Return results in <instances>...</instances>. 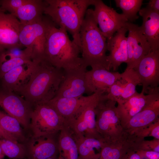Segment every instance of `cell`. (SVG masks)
<instances>
[{
	"instance_id": "obj_3",
	"label": "cell",
	"mask_w": 159,
	"mask_h": 159,
	"mask_svg": "<svg viewBox=\"0 0 159 159\" xmlns=\"http://www.w3.org/2000/svg\"><path fill=\"white\" fill-rule=\"evenodd\" d=\"M95 0H45L44 14L70 33L80 47V32L88 7Z\"/></svg>"
},
{
	"instance_id": "obj_16",
	"label": "cell",
	"mask_w": 159,
	"mask_h": 159,
	"mask_svg": "<svg viewBox=\"0 0 159 159\" xmlns=\"http://www.w3.org/2000/svg\"><path fill=\"white\" fill-rule=\"evenodd\" d=\"M5 12L0 11V51L13 47L22 48L19 40L21 23L14 16Z\"/></svg>"
},
{
	"instance_id": "obj_22",
	"label": "cell",
	"mask_w": 159,
	"mask_h": 159,
	"mask_svg": "<svg viewBox=\"0 0 159 159\" xmlns=\"http://www.w3.org/2000/svg\"><path fill=\"white\" fill-rule=\"evenodd\" d=\"M94 95L93 93L77 98L55 96L47 102L65 120L72 116L81 107L88 102Z\"/></svg>"
},
{
	"instance_id": "obj_13",
	"label": "cell",
	"mask_w": 159,
	"mask_h": 159,
	"mask_svg": "<svg viewBox=\"0 0 159 159\" xmlns=\"http://www.w3.org/2000/svg\"><path fill=\"white\" fill-rule=\"evenodd\" d=\"M147 95L136 92L127 100L117 103V110L124 129L130 119L149 102L159 97V87L148 90Z\"/></svg>"
},
{
	"instance_id": "obj_40",
	"label": "cell",
	"mask_w": 159,
	"mask_h": 159,
	"mask_svg": "<svg viewBox=\"0 0 159 159\" xmlns=\"http://www.w3.org/2000/svg\"><path fill=\"white\" fill-rule=\"evenodd\" d=\"M44 159H59L58 156H53L50 158Z\"/></svg>"
},
{
	"instance_id": "obj_25",
	"label": "cell",
	"mask_w": 159,
	"mask_h": 159,
	"mask_svg": "<svg viewBox=\"0 0 159 159\" xmlns=\"http://www.w3.org/2000/svg\"><path fill=\"white\" fill-rule=\"evenodd\" d=\"M57 143L59 159H78L76 142L66 125L60 131Z\"/></svg>"
},
{
	"instance_id": "obj_5",
	"label": "cell",
	"mask_w": 159,
	"mask_h": 159,
	"mask_svg": "<svg viewBox=\"0 0 159 159\" xmlns=\"http://www.w3.org/2000/svg\"><path fill=\"white\" fill-rule=\"evenodd\" d=\"M116 103L103 94L96 108L97 131L108 142L118 140L125 136V130L117 112Z\"/></svg>"
},
{
	"instance_id": "obj_20",
	"label": "cell",
	"mask_w": 159,
	"mask_h": 159,
	"mask_svg": "<svg viewBox=\"0 0 159 159\" xmlns=\"http://www.w3.org/2000/svg\"><path fill=\"white\" fill-rule=\"evenodd\" d=\"M159 97L149 102L129 120L125 128L127 135L146 127L159 119Z\"/></svg>"
},
{
	"instance_id": "obj_18",
	"label": "cell",
	"mask_w": 159,
	"mask_h": 159,
	"mask_svg": "<svg viewBox=\"0 0 159 159\" xmlns=\"http://www.w3.org/2000/svg\"><path fill=\"white\" fill-rule=\"evenodd\" d=\"M53 135L31 136L25 143L28 150L27 159H44L57 156L58 143Z\"/></svg>"
},
{
	"instance_id": "obj_27",
	"label": "cell",
	"mask_w": 159,
	"mask_h": 159,
	"mask_svg": "<svg viewBox=\"0 0 159 159\" xmlns=\"http://www.w3.org/2000/svg\"><path fill=\"white\" fill-rule=\"evenodd\" d=\"M132 147V142L126 137L117 141L107 142L102 148L98 159H121Z\"/></svg>"
},
{
	"instance_id": "obj_9",
	"label": "cell",
	"mask_w": 159,
	"mask_h": 159,
	"mask_svg": "<svg viewBox=\"0 0 159 159\" xmlns=\"http://www.w3.org/2000/svg\"><path fill=\"white\" fill-rule=\"evenodd\" d=\"M34 107L21 96L4 90L0 92V107L16 119L24 130H29Z\"/></svg>"
},
{
	"instance_id": "obj_19",
	"label": "cell",
	"mask_w": 159,
	"mask_h": 159,
	"mask_svg": "<svg viewBox=\"0 0 159 159\" xmlns=\"http://www.w3.org/2000/svg\"><path fill=\"white\" fill-rule=\"evenodd\" d=\"M128 31L125 27L119 29L111 37L107 39V50L110 52L107 59L111 69L115 71L122 63L128 61L127 39Z\"/></svg>"
},
{
	"instance_id": "obj_34",
	"label": "cell",
	"mask_w": 159,
	"mask_h": 159,
	"mask_svg": "<svg viewBox=\"0 0 159 159\" xmlns=\"http://www.w3.org/2000/svg\"><path fill=\"white\" fill-rule=\"evenodd\" d=\"M28 0H0V7L5 12L13 15L17 10Z\"/></svg>"
},
{
	"instance_id": "obj_33",
	"label": "cell",
	"mask_w": 159,
	"mask_h": 159,
	"mask_svg": "<svg viewBox=\"0 0 159 159\" xmlns=\"http://www.w3.org/2000/svg\"><path fill=\"white\" fill-rule=\"evenodd\" d=\"M132 142V149L135 152L140 150L159 153V140H146L143 139L135 140Z\"/></svg>"
},
{
	"instance_id": "obj_15",
	"label": "cell",
	"mask_w": 159,
	"mask_h": 159,
	"mask_svg": "<svg viewBox=\"0 0 159 159\" xmlns=\"http://www.w3.org/2000/svg\"><path fill=\"white\" fill-rule=\"evenodd\" d=\"M121 76L108 89L106 97L117 103L127 100L137 91L136 86L141 84L140 79L133 69L125 70Z\"/></svg>"
},
{
	"instance_id": "obj_31",
	"label": "cell",
	"mask_w": 159,
	"mask_h": 159,
	"mask_svg": "<svg viewBox=\"0 0 159 159\" xmlns=\"http://www.w3.org/2000/svg\"><path fill=\"white\" fill-rule=\"evenodd\" d=\"M32 61L31 57L27 56L12 58L0 63V79L8 71L19 66L29 63Z\"/></svg>"
},
{
	"instance_id": "obj_1",
	"label": "cell",
	"mask_w": 159,
	"mask_h": 159,
	"mask_svg": "<svg viewBox=\"0 0 159 159\" xmlns=\"http://www.w3.org/2000/svg\"><path fill=\"white\" fill-rule=\"evenodd\" d=\"M32 61L28 80L15 93L34 107L39 103L48 102L55 97L64 77V71L45 60Z\"/></svg>"
},
{
	"instance_id": "obj_37",
	"label": "cell",
	"mask_w": 159,
	"mask_h": 159,
	"mask_svg": "<svg viewBox=\"0 0 159 159\" xmlns=\"http://www.w3.org/2000/svg\"><path fill=\"white\" fill-rule=\"evenodd\" d=\"M146 7L159 13V0H150Z\"/></svg>"
},
{
	"instance_id": "obj_2",
	"label": "cell",
	"mask_w": 159,
	"mask_h": 159,
	"mask_svg": "<svg viewBox=\"0 0 159 159\" xmlns=\"http://www.w3.org/2000/svg\"><path fill=\"white\" fill-rule=\"evenodd\" d=\"M57 27L49 17L44 60L64 71L87 67L80 57V47L64 29Z\"/></svg>"
},
{
	"instance_id": "obj_7",
	"label": "cell",
	"mask_w": 159,
	"mask_h": 159,
	"mask_svg": "<svg viewBox=\"0 0 159 159\" xmlns=\"http://www.w3.org/2000/svg\"><path fill=\"white\" fill-rule=\"evenodd\" d=\"M65 125V119L48 102L34 106L29 129L31 136L54 135L60 132Z\"/></svg>"
},
{
	"instance_id": "obj_24",
	"label": "cell",
	"mask_w": 159,
	"mask_h": 159,
	"mask_svg": "<svg viewBox=\"0 0 159 159\" xmlns=\"http://www.w3.org/2000/svg\"><path fill=\"white\" fill-rule=\"evenodd\" d=\"M44 0H28L13 15L22 24L37 21L43 16Z\"/></svg>"
},
{
	"instance_id": "obj_10",
	"label": "cell",
	"mask_w": 159,
	"mask_h": 159,
	"mask_svg": "<svg viewBox=\"0 0 159 159\" xmlns=\"http://www.w3.org/2000/svg\"><path fill=\"white\" fill-rule=\"evenodd\" d=\"M93 13L102 33L107 39L111 37L128 21L122 14H119L101 0H95Z\"/></svg>"
},
{
	"instance_id": "obj_26",
	"label": "cell",
	"mask_w": 159,
	"mask_h": 159,
	"mask_svg": "<svg viewBox=\"0 0 159 159\" xmlns=\"http://www.w3.org/2000/svg\"><path fill=\"white\" fill-rule=\"evenodd\" d=\"M75 139L78 147V159H98L102 148L107 142L102 138H85Z\"/></svg>"
},
{
	"instance_id": "obj_14",
	"label": "cell",
	"mask_w": 159,
	"mask_h": 159,
	"mask_svg": "<svg viewBox=\"0 0 159 159\" xmlns=\"http://www.w3.org/2000/svg\"><path fill=\"white\" fill-rule=\"evenodd\" d=\"M87 67L64 71V77L55 96L67 98L81 97L87 93L85 80Z\"/></svg>"
},
{
	"instance_id": "obj_12",
	"label": "cell",
	"mask_w": 159,
	"mask_h": 159,
	"mask_svg": "<svg viewBox=\"0 0 159 159\" xmlns=\"http://www.w3.org/2000/svg\"><path fill=\"white\" fill-rule=\"evenodd\" d=\"M138 76L143 86L141 92L159 85V49L151 51L144 56L133 69Z\"/></svg>"
},
{
	"instance_id": "obj_35",
	"label": "cell",
	"mask_w": 159,
	"mask_h": 159,
	"mask_svg": "<svg viewBox=\"0 0 159 159\" xmlns=\"http://www.w3.org/2000/svg\"><path fill=\"white\" fill-rule=\"evenodd\" d=\"M143 159H159V153L151 151L138 150L136 151Z\"/></svg>"
},
{
	"instance_id": "obj_4",
	"label": "cell",
	"mask_w": 159,
	"mask_h": 159,
	"mask_svg": "<svg viewBox=\"0 0 159 159\" xmlns=\"http://www.w3.org/2000/svg\"><path fill=\"white\" fill-rule=\"evenodd\" d=\"M93 11L92 9H87L80 31L81 58L87 67L110 70L111 68L106 54L107 39L98 27Z\"/></svg>"
},
{
	"instance_id": "obj_21",
	"label": "cell",
	"mask_w": 159,
	"mask_h": 159,
	"mask_svg": "<svg viewBox=\"0 0 159 159\" xmlns=\"http://www.w3.org/2000/svg\"><path fill=\"white\" fill-rule=\"evenodd\" d=\"M139 14L143 19L140 28L151 50L159 49V13L146 7L141 9Z\"/></svg>"
},
{
	"instance_id": "obj_23",
	"label": "cell",
	"mask_w": 159,
	"mask_h": 159,
	"mask_svg": "<svg viewBox=\"0 0 159 159\" xmlns=\"http://www.w3.org/2000/svg\"><path fill=\"white\" fill-rule=\"evenodd\" d=\"M32 65V60L5 73L0 79L4 90L16 92L28 80Z\"/></svg>"
},
{
	"instance_id": "obj_36",
	"label": "cell",
	"mask_w": 159,
	"mask_h": 159,
	"mask_svg": "<svg viewBox=\"0 0 159 159\" xmlns=\"http://www.w3.org/2000/svg\"><path fill=\"white\" fill-rule=\"evenodd\" d=\"M121 159H140V157L136 152L130 149L124 155Z\"/></svg>"
},
{
	"instance_id": "obj_8",
	"label": "cell",
	"mask_w": 159,
	"mask_h": 159,
	"mask_svg": "<svg viewBox=\"0 0 159 159\" xmlns=\"http://www.w3.org/2000/svg\"><path fill=\"white\" fill-rule=\"evenodd\" d=\"M48 17L25 24H21L19 40L21 45L31 51L32 60L44 59Z\"/></svg>"
},
{
	"instance_id": "obj_28",
	"label": "cell",
	"mask_w": 159,
	"mask_h": 159,
	"mask_svg": "<svg viewBox=\"0 0 159 159\" xmlns=\"http://www.w3.org/2000/svg\"><path fill=\"white\" fill-rule=\"evenodd\" d=\"M0 124L3 130L19 142L26 143L27 138L19 122L15 118L0 110Z\"/></svg>"
},
{
	"instance_id": "obj_30",
	"label": "cell",
	"mask_w": 159,
	"mask_h": 159,
	"mask_svg": "<svg viewBox=\"0 0 159 159\" xmlns=\"http://www.w3.org/2000/svg\"><path fill=\"white\" fill-rule=\"evenodd\" d=\"M117 7L122 10V14L132 22L138 19L139 16L137 13L141 9L143 0H115Z\"/></svg>"
},
{
	"instance_id": "obj_39",
	"label": "cell",
	"mask_w": 159,
	"mask_h": 159,
	"mask_svg": "<svg viewBox=\"0 0 159 159\" xmlns=\"http://www.w3.org/2000/svg\"><path fill=\"white\" fill-rule=\"evenodd\" d=\"M5 156L0 146V159H4Z\"/></svg>"
},
{
	"instance_id": "obj_41",
	"label": "cell",
	"mask_w": 159,
	"mask_h": 159,
	"mask_svg": "<svg viewBox=\"0 0 159 159\" xmlns=\"http://www.w3.org/2000/svg\"><path fill=\"white\" fill-rule=\"evenodd\" d=\"M1 10H3V9H2L0 7V11ZM4 11V10H3Z\"/></svg>"
},
{
	"instance_id": "obj_38",
	"label": "cell",
	"mask_w": 159,
	"mask_h": 159,
	"mask_svg": "<svg viewBox=\"0 0 159 159\" xmlns=\"http://www.w3.org/2000/svg\"><path fill=\"white\" fill-rule=\"evenodd\" d=\"M0 138L9 139L15 142H18L16 139L5 132L1 127L0 124Z\"/></svg>"
},
{
	"instance_id": "obj_11",
	"label": "cell",
	"mask_w": 159,
	"mask_h": 159,
	"mask_svg": "<svg viewBox=\"0 0 159 159\" xmlns=\"http://www.w3.org/2000/svg\"><path fill=\"white\" fill-rule=\"evenodd\" d=\"M124 27L128 31L127 37L128 61L125 69L128 70L133 69L151 49L140 26L127 21Z\"/></svg>"
},
{
	"instance_id": "obj_29",
	"label": "cell",
	"mask_w": 159,
	"mask_h": 159,
	"mask_svg": "<svg viewBox=\"0 0 159 159\" xmlns=\"http://www.w3.org/2000/svg\"><path fill=\"white\" fill-rule=\"evenodd\" d=\"M0 146L5 156L11 159H27L28 150L25 143L0 138Z\"/></svg>"
},
{
	"instance_id": "obj_17",
	"label": "cell",
	"mask_w": 159,
	"mask_h": 159,
	"mask_svg": "<svg viewBox=\"0 0 159 159\" xmlns=\"http://www.w3.org/2000/svg\"><path fill=\"white\" fill-rule=\"evenodd\" d=\"M121 73L105 69H92L87 71L85 80L87 93L104 94L121 76Z\"/></svg>"
},
{
	"instance_id": "obj_32",
	"label": "cell",
	"mask_w": 159,
	"mask_h": 159,
	"mask_svg": "<svg viewBox=\"0 0 159 159\" xmlns=\"http://www.w3.org/2000/svg\"><path fill=\"white\" fill-rule=\"evenodd\" d=\"M128 136L133 140L143 139L148 136L159 140V118L147 127Z\"/></svg>"
},
{
	"instance_id": "obj_6",
	"label": "cell",
	"mask_w": 159,
	"mask_h": 159,
	"mask_svg": "<svg viewBox=\"0 0 159 159\" xmlns=\"http://www.w3.org/2000/svg\"><path fill=\"white\" fill-rule=\"evenodd\" d=\"M103 94L94 93L92 100L72 116L65 119L66 125L75 139L102 138L96 128V108Z\"/></svg>"
}]
</instances>
